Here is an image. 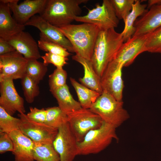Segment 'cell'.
I'll list each match as a JSON object with an SVG mask.
<instances>
[{"mask_svg": "<svg viewBox=\"0 0 161 161\" xmlns=\"http://www.w3.org/2000/svg\"><path fill=\"white\" fill-rule=\"evenodd\" d=\"M24 25L37 28L40 31V36L61 46L68 52H75L70 42L58 27L52 25L39 15H35L32 16Z\"/></svg>", "mask_w": 161, "mask_h": 161, "instance_id": "obj_14", "label": "cell"}, {"mask_svg": "<svg viewBox=\"0 0 161 161\" xmlns=\"http://www.w3.org/2000/svg\"><path fill=\"white\" fill-rule=\"evenodd\" d=\"M161 4V0H149L147 4V8H150L152 6Z\"/></svg>", "mask_w": 161, "mask_h": 161, "instance_id": "obj_37", "label": "cell"}, {"mask_svg": "<svg viewBox=\"0 0 161 161\" xmlns=\"http://www.w3.org/2000/svg\"><path fill=\"white\" fill-rule=\"evenodd\" d=\"M14 145L9 134L0 133V153L2 154L7 151L13 152Z\"/></svg>", "mask_w": 161, "mask_h": 161, "instance_id": "obj_35", "label": "cell"}, {"mask_svg": "<svg viewBox=\"0 0 161 161\" xmlns=\"http://www.w3.org/2000/svg\"><path fill=\"white\" fill-rule=\"evenodd\" d=\"M9 3L0 0V37L5 40L24 31L25 26L18 23L11 15Z\"/></svg>", "mask_w": 161, "mask_h": 161, "instance_id": "obj_19", "label": "cell"}, {"mask_svg": "<svg viewBox=\"0 0 161 161\" xmlns=\"http://www.w3.org/2000/svg\"><path fill=\"white\" fill-rule=\"evenodd\" d=\"M78 143L68 122L58 129L52 144L59 154L60 161H73L78 155Z\"/></svg>", "mask_w": 161, "mask_h": 161, "instance_id": "obj_9", "label": "cell"}, {"mask_svg": "<svg viewBox=\"0 0 161 161\" xmlns=\"http://www.w3.org/2000/svg\"><path fill=\"white\" fill-rule=\"evenodd\" d=\"M33 157L36 161H60L52 143H34Z\"/></svg>", "mask_w": 161, "mask_h": 161, "instance_id": "obj_24", "label": "cell"}, {"mask_svg": "<svg viewBox=\"0 0 161 161\" xmlns=\"http://www.w3.org/2000/svg\"><path fill=\"white\" fill-rule=\"evenodd\" d=\"M58 28L70 42L76 55L91 60L99 28L94 24L83 23Z\"/></svg>", "mask_w": 161, "mask_h": 161, "instance_id": "obj_2", "label": "cell"}, {"mask_svg": "<svg viewBox=\"0 0 161 161\" xmlns=\"http://www.w3.org/2000/svg\"><path fill=\"white\" fill-rule=\"evenodd\" d=\"M50 92L56 99L58 106L66 115L82 108L79 102L73 97L67 84Z\"/></svg>", "mask_w": 161, "mask_h": 161, "instance_id": "obj_21", "label": "cell"}, {"mask_svg": "<svg viewBox=\"0 0 161 161\" xmlns=\"http://www.w3.org/2000/svg\"><path fill=\"white\" fill-rule=\"evenodd\" d=\"M30 111L26 115L30 119L34 122L44 123L47 116V112L44 108L38 109L36 107H30Z\"/></svg>", "mask_w": 161, "mask_h": 161, "instance_id": "obj_34", "label": "cell"}, {"mask_svg": "<svg viewBox=\"0 0 161 161\" xmlns=\"http://www.w3.org/2000/svg\"><path fill=\"white\" fill-rule=\"evenodd\" d=\"M147 37L148 34L133 36L123 43L112 61L123 66L131 65L139 55L146 51Z\"/></svg>", "mask_w": 161, "mask_h": 161, "instance_id": "obj_13", "label": "cell"}, {"mask_svg": "<svg viewBox=\"0 0 161 161\" xmlns=\"http://www.w3.org/2000/svg\"><path fill=\"white\" fill-rule=\"evenodd\" d=\"M146 51L161 53V27L148 34Z\"/></svg>", "mask_w": 161, "mask_h": 161, "instance_id": "obj_32", "label": "cell"}, {"mask_svg": "<svg viewBox=\"0 0 161 161\" xmlns=\"http://www.w3.org/2000/svg\"><path fill=\"white\" fill-rule=\"evenodd\" d=\"M19 1L13 0L9 5L15 19L18 23L24 25L36 14L42 12L47 0H26L18 4Z\"/></svg>", "mask_w": 161, "mask_h": 161, "instance_id": "obj_15", "label": "cell"}, {"mask_svg": "<svg viewBox=\"0 0 161 161\" xmlns=\"http://www.w3.org/2000/svg\"><path fill=\"white\" fill-rule=\"evenodd\" d=\"M89 109L99 115L103 121L116 128L129 117V113L123 107V101L117 100L105 91H103Z\"/></svg>", "mask_w": 161, "mask_h": 161, "instance_id": "obj_4", "label": "cell"}, {"mask_svg": "<svg viewBox=\"0 0 161 161\" xmlns=\"http://www.w3.org/2000/svg\"><path fill=\"white\" fill-rule=\"evenodd\" d=\"M27 60L26 74L38 84L43 79L47 72V66L37 59Z\"/></svg>", "mask_w": 161, "mask_h": 161, "instance_id": "obj_26", "label": "cell"}, {"mask_svg": "<svg viewBox=\"0 0 161 161\" xmlns=\"http://www.w3.org/2000/svg\"><path fill=\"white\" fill-rule=\"evenodd\" d=\"M116 128L103 121L99 128L90 131L82 141L78 143V155L97 154L107 148L113 140H118Z\"/></svg>", "mask_w": 161, "mask_h": 161, "instance_id": "obj_5", "label": "cell"}, {"mask_svg": "<svg viewBox=\"0 0 161 161\" xmlns=\"http://www.w3.org/2000/svg\"><path fill=\"white\" fill-rule=\"evenodd\" d=\"M27 61L16 51L0 55V80L21 79L26 74Z\"/></svg>", "mask_w": 161, "mask_h": 161, "instance_id": "obj_10", "label": "cell"}, {"mask_svg": "<svg viewBox=\"0 0 161 161\" xmlns=\"http://www.w3.org/2000/svg\"><path fill=\"white\" fill-rule=\"evenodd\" d=\"M9 134L13 143L12 153L15 161H34V142L19 130L13 131Z\"/></svg>", "mask_w": 161, "mask_h": 161, "instance_id": "obj_18", "label": "cell"}, {"mask_svg": "<svg viewBox=\"0 0 161 161\" xmlns=\"http://www.w3.org/2000/svg\"><path fill=\"white\" fill-rule=\"evenodd\" d=\"M72 58L73 60L81 64L83 67L84 76L79 79L81 84L101 95L103 91L101 85L100 78L95 71L91 61L76 55L72 56Z\"/></svg>", "mask_w": 161, "mask_h": 161, "instance_id": "obj_20", "label": "cell"}, {"mask_svg": "<svg viewBox=\"0 0 161 161\" xmlns=\"http://www.w3.org/2000/svg\"><path fill=\"white\" fill-rule=\"evenodd\" d=\"M21 120L19 130L36 143H52L58 129L44 123L34 122L29 118L24 113L19 114Z\"/></svg>", "mask_w": 161, "mask_h": 161, "instance_id": "obj_8", "label": "cell"}, {"mask_svg": "<svg viewBox=\"0 0 161 161\" xmlns=\"http://www.w3.org/2000/svg\"><path fill=\"white\" fill-rule=\"evenodd\" d=\"M21 79L25 100L27 103H32L39 94L38 84L26 74Z\"/></svg>", "mask_w": 161, "mask_h": 161, "instance_id": "obj_27", "label": "cell"}, {"mask_svg": "<svg viewBox=\"0 0 161 161\" xmlns=\"http://www.w3.org/2000/svg\"><path fill=\"white\" fill-rule=\"evenodd\" d=\"M70 129L78 142L90 131L99 128L103 121L89 109L82 108L67 115Z\"/></svg>", "mask_w": 161, "mask_h": 161, "instance_id": "obj_6", "label": "cell"}, {"mask_svg": "<svg viewBox=\"0 0 161 161\" xmlns=\"http://www.w3.org/2000/svg\"><path fill=\"white\" fill-rule=\"evenodd\" d=\"M147 4H142L140 0H136L132 9L124 21L125 26L121 32L124 42L131 38L134 35L135 30L134 25L138 16H142L147 10Z\"/></svg>", "mask_w": 161, "mask_h": 161, "instance_id": "obj_22", "label": "cell"}, {"mask_svg": "<svg viewBox=\"0 0 161 161\" xmlns=\"http://www.w3.org/2000/svg\"><path fill=\"white\" fill-rule=\"evenodd\" d=\"M40 37L38 44L39 48L41 50L66 57L70 55L67 50L61 46Z\"/></svg>", "mask_w": 161, "mask_h": 161, "instance_id": "obj_29", "label": "cell"}, {"mask_svg": "<svg viewBox=\"0 0 161 161\" xmlns=\"http://www.w3.org/2000/svg\"><path fill=\"white\" fill-rule=\"evenodd\" d=\"M123 65L112 61L108 64L100 78L101 86L117 100L122 101L124 83L122 77Z\"/></svg>", "mask_w": 161, "mask_h": 161, "instance_id": "obj_12", "label": "cell"}, {"mask_svg": "<svg viewBox=\"0 0 161 161\" xmlns=\"http://www.w3.org/2000/svg\"><path fill=\"white\" fill-rule=\"evenodd\" d=\"M16 51L7 41L0 37V55Z\"/></svg>", "mask_w": 161, "mask_h": 161, "instance_id": "obj_36", "label": "cell"}, {"mask_svg": "<svg viewBox=\"0 0 161 161\" xmlns=\"http://www.w3.org/2000/svg\"><path fill=\"white\" fill-rule=\"evenodd\" d=\"M6 40L27 60L41 57L38 43L28 32L22 31Z\"/></svg>", "mask_w": 161, "mask_h": 161, "instance_id": "obj_16", "label": "cell"}, {"mask_svg": "<svg viewBox=\"0 0 161 161\" xmlns=\"http://www.w3.org/2000/svg\"><path fill=\"white\" fill-rule=\"evenodd\" d=\"M135 0H111L117 17L124 22L130 13Z\"/></svg>", "mask_w": 161, "mask_h": 161, "instance_id": "obj_30", "label": "cell"}, {"mask_svg": "<svg viewBox=\"0 0 161 161\" xmlns=\"http://www.w3.org/2000/svg\"><path fill=\"white\" fill-rule=\"evenodd\" d=\"M119 19L117 17L111 0H103L101 5L89 10L87 14L75 17V20L97 26L100 30L114 28L117 27Z\"/></svg>", "mask_w": 161, "mask_h": 161, "instance_id": "obj_7", "label": "cell"}, {"mask_svg": "<svg viewBox=\"0 0 161 161\" xmlns=\"http://www.w3.org/2000/svg\"><path fill=\"white\" fill-rule=\"evenodd\" d=\"M43 60L44 64L47 66L52 64L57 68H62L67 64V57H64L50 52H47L44 55L41 57Z\"/></svg>", "mask_w": 161, "mask_h": 161, "instance_id": "obj_33", "label": "cell"}, {"mask_svg": "<svg viewBox=\"0 0 161 161\" xmlns=\"http://www.w3.org/2000/svg\"><path fill=\"white\" fill-rule=\"evenodd\" d=\"M88 0H47L39 15L52 25L58 27L69 24L82 12L80 5Z\"/></svg>", "mask_w": 161, "mask_h": 161, "instance_id": "obj_3", "label": "cell"}, {"mask_svg": "<svg viewBox=\"0 0 161 161\" xmlns=\"http://www.w3.org/2000/svg\"><path fill=\"white\" fill-rule=\"evenodd\" d=\"M13 80L6 78L0 80V106L12 116L16 112L24 113V100L17 92Z\"/></svg>", "mask_w": 161, "mask_h": 161, "instance_id": "obj_11", "label": "cell"}, {"mask_svg": "<svg viewBox=\"0 0 161 161\" xmlns=\"http://www.w3.org/2000/svg\"><path fill=\"white\" fill-rule=\"evenodd\" d=\"M134 26L135 31L133 36L147 35L161 27V4L151 7L136 20Z\"/></svg>", "mask_w": 161, "mask_h": 161, "instance_id": "obj_17", "label": "cell"}, {"mask_svg": "<svg viewBox=\"0 0 161 161\" xmlns=\"http://www.w3.org/2000/svg\"><path fill=\"white\" fill-rule=\"evenodd\" d=\"M67 73L62 68H56L49 76V91H51L66 84Z\"/></svg>", "mask_w": 161, "mask_h": 161, "instance_id": "obj_31", "label": "cell"}, {"mask_svg": "<svg viewBox=\"0 0 161 161\" xmlns=\"http://www.w3.org/2000/svg\"><path fill=\"white\" fill-rule=\"evenodd\" d=\"M46 109L47 114L44 123L47 126L58 129L68 122L67 115L58 106L49 107Z\"/></svg>", "mask_w": 161, "mask_h": 161, "instance_id": "obj_25", "label": "cell"}, {"mask_svg": "<svg viewBox=\"0 0 161 161\" xmlns=\"http://www.w3.org/2000/svg\"><path fill=\"white\" fill-rule=\"evenodd\" d=\"M70 81L76 92L81 107L89 109L100 94L80 83L73 78L70 77Z\"/></svg>", "mask_w": 161, "mask_h": 161, "instance_id": "obj_23", "label": "cell"}, {"mask_svg": "<svg viewBox=\"0 0 161 161\" xmlns=\"http://www.w3.org/2000/svg\"><path fill=\"white\" fill-rule=\"evenodd\" d=\"M123 43L121 33L117 32L114 28L100 30L90 61L95 71L100 78Z\"/></svg>", "mask_w": 161, "mask_h": 161, "instance_id": "obj_1", "label": "cell"}, {"mask_svg": "<svg viewBox=\"0 0 161 161\" xmlns=\"http://www.w3.org/2000/svg\"><path fill=\"white\" fill-rule=\"evenodd\" d=\"M21 120L14 117L0 106V133H9L13 131L19 130Z\"/></svg>", "mask_w": 161, "mask_h": 161, "instance_id": "obj_28", "label": "cell"}]
</instances>
